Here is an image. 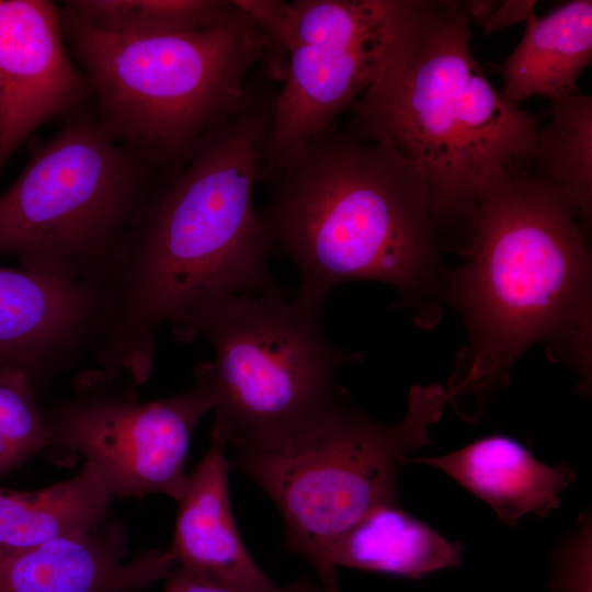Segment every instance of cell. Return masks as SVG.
I'll use <instances>...</instances> for the list:
<instances>
[{"mask_svg":"<svg viewBox=\"0 0 592 592\" xmlns=\"http://www.w3.org/2000/svg\"><path fill=\"white\" fill-rule=\"evenodd\" d=\"M240 8V7H239ZM65 39L96 96L101 122L163 175L178 171L213 125L249 101L261 41L240 8L191 33L119 34L59 10Z\"/></svg>","mask_w":592,"mask_h":592,"instance_id":"obj_5","label":"cell"},{"mask_svg":"<svg viewBox=\"0 0 592 592\" xmlns=\"http://www.w3.org/2000/svg\"><path fill=\"white\" fill-rule=\"evenodd\" d=\"M102 375V374H101ZM89 380L73 396L42 410L49 447L80 454L101 475L112 497H182L193 432L215 406L204 363L194 383L171 397L138 401Z\"/></svg>","mask_w":592,"mask_h":592,"instance_id":"obj_10","label":"cell"},{"mask_svg":"<svg viewBox=\"0 0 592 592\" xmlns=\"http://www.w3.org/2000/svg\"><path fill=\"white\" fill-rule=\"evenodd\" d=\"M91 92L65 45L59 10L0 0V174L31 133Z\"/></svg>","mask_w":592,"mask_h":592,"instance_id":"obj_11","label":"cell"},{"mask_svg":"<svg viewBox=\"0 0 592 592\" xmlns=\"http://www.w3.org/2000/svg\"><path fill=\"white\" fill-rule=\"evenodd\" d=\"M534 0H504L498 1L496 9L479 25L485 34H491L508 26L526 22L535 13Z\"/></svg>","mask_w":592,"mask_h":592,"instance_id":"obj_24","label":"cell"},{"mask_svg":"<svg viewBox=\"0 0 592 592\" xmlns=\"http://www.w3.org/2000/svg\"><path fill=\"white\" fill-rule=\"evenodd\" d=\"M162 592H251L223 587L203 580L187 571L175 567L166 580ZM254 592H323L319 583L308 576H301L286 585H274L263 591Z\"/></svg>","mask_w":592,"mask_h":592,"instance_id":"obj_23","label":"cell"},{"mask_svg":"<svg viewBox=\"0 0 592 592\" xmlns=\"http://www.w3.org/2000/svg\"><path fill=\"white\" fill-rule=\"evenodd\" d=\"M227 446L210 442L189 475L168 550L177 567L223 587L263 591L275 584L246 547L232 513Z\"/></svg>","mask_w":592,"mask_h":592,"instance_id":"obj_14","label":"cell"},{"mask_svg":"<svg viewBox=\"0 0 592 592\" xmlns=\"http://www.w3.org/2000/svg\"><path fill=\"white\" fill-rule=\"evenodd\" d=\"M412 463L443 471L510 526L528 514L548 516L576 479L572 467L547 465L504 435L485 436L444 455L409 457L407 464Z\"/></svg>","mask_w":592,"mask_h":592,"instance_id":"obj_15","label":"cell"},{"mask_svg":"<svg viewBox=\"0 0 592 592\" xmlns=\"http://www.w3.org/2000/svg\"><path fill=\"white\" fill-rule=\"evenodd\" d=\"M446 405L444 387L415 385L405 417L382 424L344 399L286 432L230 443V465L274 502L284 548L309 563L323 592H342L334 546L372 510L399 502V470L430 443Z\"/></svg>","mask_w":592,"mask_h":592,"instance_id":"obj_6","label":"cell"},{"mask_svg":"<svg viewBox=\"0 0 592 592\" xmlns=\"http://www.w3.org/2000/svg\"><path fill=\"white\" fill-rule=\"evenodd\" d=\"M464 1H432L400 50L349 109L356 129L406 156L437 219L471 218L483 187L531 159L538 117L508 101L470 49Z\"/></svg>","mask_w":592,"mask_h":592,"instance_id":"obj_4","label":"cell"},{"mask_svg":"<svg viewBox=\"0 0 592 592\" xmlns=\"http://www.w3.org/2000/svg\"><path fill=\"white\" fill-rule=\"evenodd\" d=\"M432 0H270L259 15L263 59L286 71L276 94L264 169L367 90L411 36Z\"/></svg>","mask_w":592,"mask_h":592,"instance_id":"obj_9","label":"cell"},{"mask_svg":"<svg viewBox=\"0 0 592 592\" xmlns=\"http://www.w3.org/2000/svg\"><path fill=\"white\" fill-rule=\"evenodd\" d=\"M112 494L88 463L69 479L32 491L0 487V548H27L98 528Z\"/></svg>","mask_w":592,"mask_h":592,"instance_id":"obj_18","label":"cell"},{"mask_svg":"<svg viewBox=\"0 0 592 592\" xmlns=\"http://www.w3.org/2000/svg\"><path fill=\"white\" fill-rule=\"evenodd\" d=\"M158 168L89 114L38 144L0 193V259L68 281L104 284L157 184ZM159 170V169H158Z\"/></svg>","mask_w":592,"mask_h":592,"instance_id":"obj_7","label":"cell"},{"mask_svg":"<svg viewBox=\"0 0 592 592\" xmlns=\"http://www.w3.org/2000/svg\"><path fill=\"white\" fill-rule=\"evenodd\" d=\"M591 537V514L587 513L551 554L549 592H592Z\"/></svg>","mask_w":592,"mask_h":592,"instance_id":"obj_22","label":"cell"},{"mask_svg":"<svg viewBox=\"0 0 592 592\" xmlns=\"http://www.w3.org/2000/svg\"><path fill=\"white\" fill-rule=\"evenodd\" d=\"M106 310L103 286L0 265V367L48 380L95 348Z\"/></svg>","mask_w":592,"mask_h":592,"instance_id":"obj_12","label":"cell"},{"mask_svg":"<svg viewBox=\"0 0 592 592\" xmlns=\"http://www.w3.org/2000/svg\"><path fill=\"white\" fill-rule=\"evenodd\" d=\"M276 94L253 84L248 103L208 128L185 163L155 186L104 284L95 360L105 377L146 383L164 323L187 342L192 321L212 304L284 294L270 274L274 244L253 204Z\"/></svg>","mask_w":592,"mask_h":592,"instance_id":"obj_1","label":"cell"},{"mask_svg":"<svg viewBox=\"0 0 592 592\" xmlns=\"http://www.w3.org/2000/svg\"><path fill=\"white\" fill-rule=\"evenodd\" d=\"M177 567L168 549L127 558L126 534L109 521L27 548H0V592H139Z\"/></svg>","mask_w":592,"mask_h":592,"instance_id":"obj_13","label":"cell"},{"mask_svg":"<svg viewBox=\"0 0 592 592\" xmlns=\"http://www.w3.org/2000/svg\"><path fill=\"white\" fill-rule=\"evenodd\" d=\"M61 8L99 29L135 35L196 32L240 11L235 0H72Z\"/></svg>","mask_w":592,"mask_h":592,"instance_id":"obj_20","label":"cell"},{"mask_svg":"<svg viewBox=\"0 0 592 592\" xmlns=\"http://www.w3.org/2000/svg\"><path fill=\"white\" fill-rule=\"evenodd\" d=\"M540 177L573 206L587 228L592 206V96L580 91L551 102L549 124L538 132Z\"/></svg>","mask_w":592,"mask_h":592,"instance_id":"obj_19","label":"cell"},{"mask_svg":"<svg viewBox=\"0 0 592 592\" xmlns=\"http://www.w3.org/2000/svg\"><path fill=\"white\" fill-rule=\"evenodd\" d=\"M49 447L35 385L22 369L0 367V477Z\"/></svg>","mask_w":592,"mask_h":592,"instance_id":"obj_21","label":"cell"},{"mask_svg":"<svg viewBox=\"0 0 592 592\" xmlns=\"http://www.w3.org/2000/svg\"><path fill=\"white\" fill-rule=\"evenodd\" d=\"M578 213L567 198L522 163L494 177L478 196L474 238L449 278L470 344L445 389L447 403L477 420L508 383L516 357L546 341L551 355L590 388V255Z\"/></svg>","mask_w":592,"mask_h":592,"instance_id":"obj_2","label":"cell"},{"mask_svg":"<svg viewBox=\"0 0 592 592\" xmlns=\"http://www.w3.org/2000/svg\"><path fill=\"white\" fill-rule=\"evenodd\" d=\"M525 23L520 43L498 67L503 96L519 105L534 95L551 103L578 92L592 59V2L573 0Z\"/></svg>","mask_w":592,"mask_h":592,"instance_id":"obj_16","label":"cell"},{"mask_svg":"<svg viewBox=\"0 0 592 592\" xmlns=\"http://www.w3.org/2000/svg\"><path fill=\"white\" fill-rule=\"evenodd\" d=\"M259 216L299 275L295 300L320 310L353 281H378L406 299L433 291L440 261L429 187L387 141L356 128L321 132L265 168Z\"/></svg>","mask_w":592,"mask_h":592,"instance_id":"obj_3","label":"cell"},{"mask_svg":"<svg viewBox=\"0 0 592 592\" xmlns=\"http://www.w3.org/2000/svg\"><path fill=\"white\" fill-rule=\"evenodd\" d=\"M464 3L471 23L480 25L496 9L498 1L468 0Z\"/></svg>","mask_w":592,"mask_h":592,"instance_id":"obj_25","label":"cell"},{"mask_svg":"<svg viewBox=\"0 0 592 592\" xmlns=\"http://www.w3.org/2000/svg\"><path fill=\"white\" fill-rule=\"evenodd\" d=\"M198 337L214 354L204 362L215 400L210 442L225 446L286 432L348 399L335 376L363 358L330 341L320 310L284 294L225 297L192 321L187 342Z\"/></svg>","mask_w":592,"mask_h":592,"instance_id":"obj_8","label":"cell"},{"mask_svg":"<svg viewBox=\"0 0 592 592\" xmlns=\"http://www.w3.org/2000/svg\"><path fill=\"white\" fill-rule=\"evenodd\" d=\"M464 546L451 542L399 504H382L366 514L334 546L338 567L420 579L459 566Z\"/></svg>","mask_w":592,"mask_h":592,"instance_id":"obj_17","label":"cell"}]
</instances>
